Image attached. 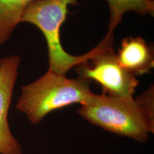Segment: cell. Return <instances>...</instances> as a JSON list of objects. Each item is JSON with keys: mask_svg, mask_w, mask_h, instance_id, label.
<instances>
[{"mask_svg": "<svg viewBox=\"0 0 154 154\" xmlns=\"http://www.w3.org/2000/svg\"><path fill=\"white\" fill-rule=\"evenodd\" d=\"M116 54L121 66L134 76L151 73L154 67L153 48L141 36L124 38Z\"/></svg>", "mask_w": 154, "mask_h": 154, "instance_id": "obj_6", "label": "cell"}, {"mask_svg": "<svg viewBox=\"0 0 154 154\" xmlns=\"http://www.w3.org/2000/svg\"><path fill=\"white\" fill-rule=\"evenodd\" d=\"M20 57L11 55L0 59V154H22L20 143L11 134L8 112L16 83Z\"/></svg>", "mask_w": 154, "mask_h": 154, "instance_id": "obj_5", "label": "cell"}, {"mask_svg": "<svg viewBox=\"0 0 154 154\" xmlns=\"http://www.w3.org/2000/svg\"><path fill=\"white\" fill-rule=\"evenodd\" d=\"M77 0H35L26 7L21 22L35 25L41 30L47 43L49 69L64 75L72 67L86 62L97 52L99 46L82 56L69 54L61 46L60 30L66 21L69 5H78Z\"/></svg>", "mask_w": 154, "mask_h": 154, "instance_id": "obj_3", "label": "cell"}, {"mask_svg": "<svg viewBox=\"0 0 154 154\" xmlns=\"http://www.w3.org/2000/svg\"><path fill=\"white\" fill-rule=\"evenodd\" d=\"M77 113L91 124L113 134L146 142L153 133L154 119L137 99L95 94Z\"/></svg>", "mask_w": 154, "mask_h": 154, "instance_id": "obj_2", "label": "cell"}, {"mask_svg": "<svg viewBox=\"0 0 154 154\" xmlns=\"http://www.w3.org/2000/svg\"><path fill=\"white\" fill-rule=\"evenodd\" d=\"M35 0H0V47L19 23L26 7Z\"/></svg>", "mask_w": 154, "mask_h": 154, "instance_id": "obj_8", "label": "cell"}, {"mask_svg": "<svg viewBox=\"0 0 154 154\" xmlns=\"http://www.w3.org/2000/svg\"><path fill=\"white\" fill-rule=\"evenodd\" d=\"M110 9V20L107 36H113V31L128 11H134L140 16L154 15L153 0H105Z\"/></svg>", "mask_w": 154, "mask_h": 154, "instance_id": "obj_7", "label": "cell"}, {"mask_svg": "<svg viewBox=\"0 0 154 154\" xmlns=\"http://www.w3.org/2000/svg\"><path fill=\"white\" fill-rule=\"evenodd\" d=\"M94 95L88 81L71 79L48 70L35 82L22 86L16 108L32 124H37L51 111L73 103L86 104Z\"/></svg>", "mask_w": 154, "mask_h": 154, "instance_id": "obj_1", "label": "cell"}, {"mask_svg": "<svg viewBox=\"0 0 154 154\" xmlns=\"http://www.w3.org/2000/svg\"><path fill=\"white\" fill-rule=\"evenodd\" d=\"M113 36L106 35L97 52L86 62L76 66L79 78L100 84L103 94L109 96L134 98L139 81L123 68L112 47Z\"/></svg>", "mask_w": 154, "mask_h": 154, "instance_id": "obj_4", "label": "cell"}]
</instances>
